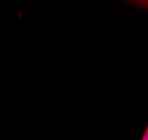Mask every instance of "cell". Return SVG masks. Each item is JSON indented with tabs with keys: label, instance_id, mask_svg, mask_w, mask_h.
Here are the masks:
<instances>
[{
	"label": "cell",
	"instance_id": "1",
	"mask_svg": "<svg viewBox=\"0 0 148 140\" xmlns=\"http://www.w3.org/2000/svg\"><path fill=\"white\" fill-rule=\"evenodd\" d=\"M136 7L143 8V9H147L148 10V0H139Z\"/></svg>",
	"mask_w": 148,
	"mask_h": 140
},
{
	"label": "cell",
	"instance_id": "2",
	"mask_svg": "<svg viewBox=\"0 0 148 140\" xmlns=\"http://www.w3.org/2000/svg\"><path fill=\"white\" fill-rule=\"evenodd\" d=\"M140 140H148V125H147V127H146V129H145L144 133H143V136H141Z\"/></svg>",
	"mask_w": 148,
	"mask_h": 140
},
{
	"label": "cell",
	"instance_id": "3",
	"mask_svg": "<svg viewBox=\"0 0 148 140\" xmlns=\"http://www.w3.org/2000/svg\"><path fill=\"white\" fill-rule=\"evenodd\" d=\"M126 1H128L129 3H132V5H134V6H137V3H138L139 0H126Z\"/></svg>",
	"mask_w": 148,
	"mask_h": 140
}]
</instances>
